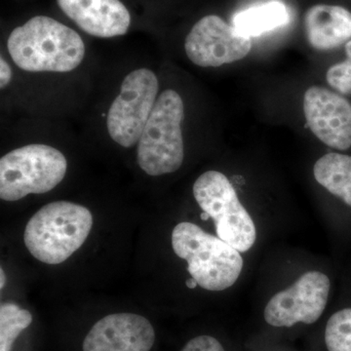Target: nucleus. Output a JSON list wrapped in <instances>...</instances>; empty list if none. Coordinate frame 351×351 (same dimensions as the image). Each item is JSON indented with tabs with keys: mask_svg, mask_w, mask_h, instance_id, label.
<instances>
[{
	"mask_svg": "<svg viewBox=\"0 0 351 351\" xmlns=\"http://www.w3.org/2000/svg\"><path fill=\"white\" fill-rule=\"evenodd\" d=\"M313 174L318 184L351 210V156L325 154L314 164Z\"/></svg>",
	"mask_w": 351,
	"mask_h": 351,
	"instance_id": "obj_15",
	"label": "nucleus"
},
{
	"mask_svg": "<svg viewBox=\"0 0 351 351\" xmlns=\"http://www.w3.org/2000/svg\"><path fill=\"white\" fill-rule=\"evenodd\" d=\"M152 323L138 314L113 313L97 321L83 341V351H151Z\"/></svg>",
	"mask_w": 351,
	"mask_h": 351,
	"instance_id": "obj_11",
	"label": "nucleus"
},
{
	"mask_svg": "<svg viewBox=\"0 0 351 351\" xmlns=\"http://www.w3.org/2000/svg\"><path fill=\"white\" fill-rule=\"evenodd\" d=\"M186 285L188 286V287L189 289H195V288L197 287L198 284H197V282H196L195 279L191 278V279H189V280L186 281Z\"/></svg>",
	"mask_w": 351,
	"mask_h": 351,
	"instance_id": "obj_23",
	"label": "nucleus"
},
{
	"mask_svg": "<svg viewBox=\"0 0 351 351\" xmlns=\"http://www.w3.org/2000/svg\"><path fill=\"white\" fill-rule=\"evenodd\" d=\"M0 276H1V280H0V288L3 289L6 283L5 274H4L3 269L0 270Z\"/></svg>",
	"mask_w": 351,
	"mask_h": 351,
	"instance_id": "obj_22",
	"label": "nucleus"
},
{
	"mask_svg": "<svg viewBox=\"0 0 351 351\" xmlns=\"http://www.w3.org/2000/svg\"><path fill=\"white\" fill-rule=\"evenodd\" d=\"M181 351H226L221 343L214 337L198 336L193 338L184 346Z\"/></svg>",
	"mask_w": 351,
	"mask_h": 351,
	"instance_id": "obj_19",
	"label": "nucleus"
},
{
	"mask_svg": "<svg viewBox=\"0 0 351 351\" xmlns=\"http://www.w3.org/2000/svg\"><path fill=\"white\" fill-rule=\"evenodd\" d=\"M289 21L290 13L287 6L283 2L274 0L235 14L232 25L240 34L251 38L283 27Z\"/></svg>",
	"mask_w": 351,
	"mask_h": 351,
	"instance_id": "obj_14",
	"label": "nucleus"
},
{
	"mask_svg": "<svg viewBox=\"0 0 351 351\" xmlns=\"http://www.w3.org/2000/svg\"><path fill=\"white\" fill-rule=\"evenodd\" d=\"M304 27L314 49H334L351 39V13L341 6L318 4L306 11Z\"/></svg>",
	"mask_w": 351,
	"mask_h": 351,
	"instance_id": "obj_13",
	"label": "nucleus"
},
{
	"mask_svg": "<svg viewBox=\"0 0 351 351\" xmlns=\"http://www.w3.org/2000/svg\"><path fill=\"white\" fill-rule=\"evenodd\" d=\"M172 247L176 255L188 263L191 278L204 290L219 292L232 287L243 269L239 250L195 223H178L172 232Z\"/></svg>",
	"mask_w": 351,
	"mask_h": 351,
	"instance_id": "obj_3",
	"label": "nucleus"
},
{
	"mask_svg": "<svg viewBox=\"0 0 351 351\" xmlns=\"http://www.w3.org/2000/svg\"><path fill=\"white\" fill-rule=\"evenodd\" d=\"M327 82L339 93L351 94V62L348 60L328 69Z\"/></svg>",
	"mask_w": 351,
	"mask_h": 351,
	"instance_id": "obj_18",
	"label": "nucleus"
},
{
	"mask_svg": "<svg viewBox=\"0 0 351 351\" xmlns=\"http://www.w3.org/2000/svg\"><path fill=\"white\" fill-rule=\"evenodd\" d=\"M307 125L323 144L346 151L351 147L350 101L326 88L311 86L304 97Z\"/></svg>",
	"mask_w": 351,
	"mask_h": 351,
	"instance_id": "obj_10",
	"label": "nucleus"
},
{
	"mask_svg": "<svg viewBox=\"0 0 351 351\" xmlns=\"http://www.w3.org/2000/svg\"><path fill=\"white\" fill-rule=\"evenodd\" d=\"M7 47L14 63L31 73H69L85 56L80 34L47 16H36L14 29Z\"/></svg>",
	"mask_w": 351,
	"mask_h": 351,
	"instance_id": "obj_1",
	"label": "nucleus"
},
{
	"mask_svg": "<svg viewBox=\"0 0 351 351\" xmlns=\"http://www.w3.org/2000/svg\"><path fill=\"white\" fill-rule=\"evenodd\" d=\"M66 157L47 145H27L0 159V198L18 201L29 195H43L63 181Z\"/></svg>",
	"mask_w": 351,
	"mask_h": 351,
	"instance_id": "obj_5",
	"label": "nucleus"
},
{
	"mask_svg": "<svg viewBox=\"0 0 351 351\" xmlns=\"http://www.w3.org/2000/svg\"><path fill=\"white\" fill-rule=\"evenodd\" d=\"M32 322L29 311L15 304H2L0 306V351H12L14 343L21 332Z\"/></svg>",
	"mask_w": 351,
	"mask_h": 351,
	"instance_id": "obj_16",
	"label": "nucleus"
},
{
	"mask_svg": "<svg viewBox=\"0 0 351 351\" xmlns=\"http://www.w3.org/2000/svg\"><path fill=\"white\" fill-rule=\"evenodd\" d=\"M93 217L86 207L69 201L48 203L39 209L25 230V244L36 260L59 265L87 239Z\"/></svg>",
	"mask_w": 351,
	"mask_h": 351,
	"instance_id": "obj_2",
	"label": "nucleus"
},
{
	"mask_svg": "<svg viewBox=\"0 0 351 351\" xmlns=\"http://www.w3.org/2000/svg\"><path fill=\"white\" fill-rule=\"evenodd\" d=\"M12 80V69L3 58L0 59V87L3 89Z\"/></svg>",
	"mask_w": 351,
	"mask_h": 351,
	"instance_id": "obj_20",
	"label": "nucleus"
},
{
	"mask_svg": "<svg viewBox=\"0 0 351 351\" xmlns=\"http://www.w3.org/2000/svg\"><path fill=\"white\" fill-rule=\"evenodd\" d=\"M328 351H351V306L332 313L325 328Z\"/></svg>",
	"mask_w": 351,
	"mask_h": 351,
	"instance_id": "obj_17",
	"label": "nucleus"
},
{
	"mask_svg": "<svg viewBox=\"0 0 351 351\" xmlns=\"http://www.w3.org/2000/svg\"><path fill=\"white\" fill-rule=\"evenodd\" d=\"M184 101L179 93L172 89L163 91L138 143V164L145 174L156 177L181 168L184 158Z\"/></svg>",
	"mask_w": 351,
	"mask_h": 351,
	"instance_id": "obj_4",
	"label": "nucleus"
},
{
	"mask_svg": "<svg viewBox=\"0 0 351 351\" xmlns=\"http://www.w3.org/2000/svg\"><path fill=\"white\" fill-rule=\"evenodd\" d=\"M346 60L351 62V39L346 44Z\"/></svg>",
	"mask_w": 351,
	"mask_h": 351,
	"instance_id": "obj_21",
	"label": "nucleus"
},
{
	"mask_svg": "<svg viewBox=\"0 0 351 351\" xmlns=\"http://www.w3.org/2000/svg\"><path fill=\"white\" fill-rule=\"evenodd\" d=\"M61 10L83 32L97 38L124 36L131 24L120 0H57Z\"/></svg>",
	"mask_w": 351,
	"mask_h": 351,
	"instance_id": "obj_12",
	"label": "nucleus"
},
{
	"mask_svg": "<svg viewBox=\"0 0 351 351\" xmlns=\"http://www.w3.org/2000/svg\"><path fill=\"white\" fill-rule=\"evenodd\" d=\"M251 49L250 38L242 36L233 25L216 15L198 21L184 43L191 63L202 68H218L240 61Z\"/></svg>",
	"mask_w": 351,
	"mask_h": 351,
	"instance_id": "obj_9",
	"label": "nucleus"
},
{
	"mask_svg": "<svg viewBox=\"0 0 351 351\" xmlns=\"http://www.w3.org/2000/svg\"><path fill=\"white\" fill-rule=\"evenodd\" d=\"M331 287V279L324 272H306L269 300L263 311L265 322L279 328L313 324L326 308Z\"/></svg>",
	"mask_w": 351,
	"mask_h": 351,
	"instance_id": "obj_8",
	"label": "nucleus"
},
{
	"mask_svg": "<svg viewBox=\"0 0 351 351\" xmlns=\"http://www.w3.org/2000/svg\"><path fill=\"white\" fill-rule=\"evenodd\" d=\"M158 90V78L151 69H135L124 78L107 117L108 134L117 144L128 149L138 143L154 110Z\"/></svg>",
	"mask_w": 351,
	"mask_h": 351,
	"instance_id": "obj_7",
	"label": "nucleus"
},
{
	"mask_svg": "<svg viewBox=\"0 0 351 351\" xmlns=\"http://www.w3.org/2000/svg\"><path fill=\"white\" fill-rule=\"evenodd\" d=\"M193 191L201 209L213 219L218 237L240 253L250 250L257 240L255 223L226 176L207 171L196 180Z\"/></svg>",
	"mask_w": 351,
	"mask_h": 351,
	"instance_id": "obj_6",
	"label": "nucleus"
}]
</instances>
